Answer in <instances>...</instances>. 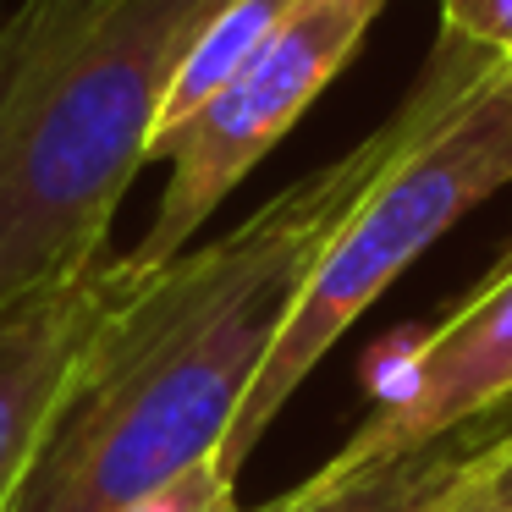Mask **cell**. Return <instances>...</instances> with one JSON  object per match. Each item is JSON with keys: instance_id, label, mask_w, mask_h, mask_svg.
<instances>
[{"instance_id": "1", "label": "cell", "mask_w": 512, "mask_h": 512, "mask_svg": "<svg viewBox=\"0 0 512 512\" xmlns=\"http://www.w3.org/2000/svg\"><path fill=\"white\" fill-rule=\"evenodd\" d=\"M424 89L226 237L133 281L83 353L6 512H122L221 452L314 254L419 127Z\"/></svg>"}, {"instance_id": "2", "label": "cell", "mask_w": 512, "mask_h": 512, "mask_svg": "<svg viewBox=\"0 0 512 512\" xmlns=\"http://www.w3.org/2000/svg\"><path fill=\"white\" fill-rule=\"evenodd\" d=\"M226 0H17L0 12V309L111 259L171 78Z\"/></svg>"}, {"instance_id": "3", "label": "cell", "mask_w": 512, "mask_h": 512, "mask_svg": "<svg viewBox=\"0 0 512 512\" xmlns=\"http://www.w3.org/2000/svg\"><path fill=\"white\" fill-rule=\"evenodd\" d=\"M419 89V127L314 254L287 325L215 452L226 479L243 474L292 391L320 369L347 325L474 204L512 188V67H496L490 56L441 34L419 72Z\"/></svg>"}, {"instance_id": "4", "label": "cell", "mask_w": 512, "mask_h": 512, "mask_svg": "<svg viewBox=\"0 0 512 512\" xmlns=\"http://www.w3.org/2000/svg\"><path fill=\"white\" fill-rule=\"evenodd\" d=\"M386 0H292L270 39L188 116L155 144L149 160H166L171 177L155 204V221L127 254H116L122 287L166 270L188 254L215 210L243 188V177L298 127V116L331 89L353 61Z\"/></svg>"}, {"instance_id": "5", "label": "cell", "mask_w": 512, "mask_h": 512, "mask_svg": "<svg viewBox=\"0 0 512 512\" xmlns=\"http://www.w3.org/2000/svg\"><path fill=\"white\" fill-rule=\"evenodd\" d=\"M512 397V254L463 298L441 325L419 336L391 375L380 408L347 435V446L303 485L331 490L386 457L419 452L441 435L490 419Z\"/></svg>"}, {"instance_id": "6", "label": "cell", "mask_w": 512, "mask_h": 512, "mask_svg": "<svg viewBox=\"0 0 512 512\" xmlns=\"http://www.w3.org/2000/svg\"><path fill=\"white\" fill-rule=\"evenodd\" d=\"M122 292L116 259H100L0 309V512L12 507L94 331L122 303Z\"/></svg>"}, {"instance_id": "7", "label": "cell", "mask_w": 512, "mask_h": 512, "mask_svg": "<svg viewBox=\"0 0 512 512\" xmlns=\"http://www.w3.org/2000/svg\"><path fill=\"white\" fill-rule=\"evenodd\" d=\"M485 419L463 424V430L441 435V441L419 446V452L386 457V463L364 468V474L342 479L331 490L292 485L287 496H276L259 512H430L446 490L457 485V474L468 468V457L485 446Z\"/></svg>"}, {"instance_id": "8", "label": "cell", "mask_w": 512, "mask_h": 512, "mask_svg": "<svg viewBox=\"0 0 512 512\" xmlns=\"http://www.w3.org/2000/svg\"><path fill=\"white\" fill-rule=\"evenodd\" d=\"M287 6H292V0H226L221 12L204 23V34L193 39V50L182 56L177 78H171V94H166V111H160L155 144L171 133V127L188 122V116L199 111V105L210 100V94L221 89V83L232 78V72L243 67L259 45H265L270 28L287 17ZM149 155H155V149H149Z\"/></svg>"}, {"instance_id": "9", "label": "cell", "mask_w": 512, "mask_h": 512, "mask_svg": "<svg viewBox=\"0 0 512 512\" xmlns=\"http://www.w3.org/2000/svg\"><path fill=\"white\" fill-rule=\"evenodd\" d=\"M122 512H243V501H237V479H226L215 468V457H204V463L182 468L177 479L155 485Z\"/></svg>"}, {"instance_id": "10", "label": "cell", "mask_w": 512, "mask_h": 512, "mask_svg": "<svg viewBox=\"0 0 512 512\" xmlns=\"http://www.w3.org/2000/svg\"><path fill=\"white\" fill-rule=\"evenodd\" d=\"M441 34L512 67V0H441Z\"/></svg>"}, {"instance_id": "11", "label": "cell", "mask_w": 512, "mask_h": 512, "mask_svg": "<svg viewBox=\"0 0 512 512\" xmlns=\"http://www.w3.org/2000/svg\"><path fill=\"white\" fill-rule=\"evenodd\" d=\"M435 507H441V501H435ZM435 507H430V512H435Z\"/></svg>"}]
</instances>
